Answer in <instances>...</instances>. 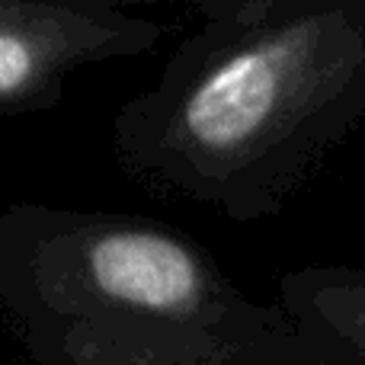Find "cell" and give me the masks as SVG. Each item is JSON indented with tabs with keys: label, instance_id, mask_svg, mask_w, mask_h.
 Returning <instances> with one entry per match:
<instances>
[{
	"label": "cell",
	"instance_id": "5",
	"mask_svg": "<svg viewBox=\"0 0 365 365\" xmlns=\"http://www.w3.org/2000/svg\"><path fill=\"white\" fill-rule=\"evenodd\" d=\"M106 4H160V0H106ZM167 4V0H164ZM173 4H189L192 10L202 13V23H215V19H263L269 13L282 10V6L295 4V0H173Z\"/></svg>",
	"mask_w": 365,
	"mask_h": 365
},
{
	"label": "cell",
	"instance_id": "2",
	"mask_svg": "<svg viewBox=\"0 0 365 365\" xmlns=\"http://www.w3.org/2000/svg\"><path fill=\"white\" fill-rule=\"evenodd\" d=\"M0 311L32 365H292L279 302H257L186 231L135 212L13 202Z\"/></svg>",
	"mask_w": 365,
	"mask_h": 365
},
{
	"label": "cell",
	"instance_id": "3",
	"mask_svg": "<svg viewBox=\"0 0 365 365\" xmlns=\"http://www.w3.org/2000/svg\"><path fill=\"white\" fill-rule=\"evenodd\" d=\"M167 32L106 0H0V115L45 113L74 74L148 55Z\"/></svg>",
	"mask_w": 365,
	"mask_h": 365
},
{
	"label": "cell",
	"instance_id": "1",
	"mask_svg": "<svg viewBox=\"0 0 365 365\" xmlns=\"http://www.w3.org/2000/svg\"><path fill=\"white\" fill-rule=\"evenodd\" d=\"M365 128V0L202 23L122 103L113 158L148 192L237 225L276 218Z\"/></svg>",
	"mask_w": 365,
	"mask_h": 365
},
{
	"label": "cell",
	"instance_id": "4",
	"mask_svg": "<svg viewBox=\"0 0 365 365\" xmlns=\"http://www.w3.org/2000/svg\"><path fill=\"white\" fill-rule=\"evenodd\" d=\"M289 317L302 336V349L292 365H365V346L336 330L334 324L308 311H289Z\"/></svg>",
	"mask_w": 365,
	"mask_h": 365
}]
</instances>
